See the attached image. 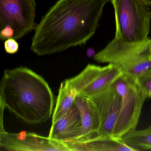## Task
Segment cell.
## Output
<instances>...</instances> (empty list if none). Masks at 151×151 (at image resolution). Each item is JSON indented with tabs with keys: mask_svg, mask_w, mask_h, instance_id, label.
<instances>
[{
	"mask_svg": "<svg viewBox=\"0 0 151 151\" xmlns=\"http://www.w3.org/2000/svg\"><path fill=\"white\" fill-rule=\"evenodd\" d=\"M110 0H57L36 25L31 49L39 56L84 45Z\"/></svg>",
	"mask_w": 151,
	"mask_h": 151,
	"instance_id": "obj_1",
	"label": "cell"
},
{
	"mask_svg": "<svg viewBox=\"0 0 151 151\" xmlns=\"http://www.w3.org/2000/svg\"><path fill=\"white\" fill-rule=\"evenodd\" d=\"M0 103L25 122L38 124L52 116L54 97L42 77L20 67L4 71L0 83Z\"/></svg>",
	"mask_w": 151,
	"mask_h": 151,
	"instance_id": "obj_2",
	"label": "cell"
},
{
	"mask_svg": "<svg viewBox=\"0 0 151 151\" xmlns=\"http://www.w3.org/2000/svg\"><path fill=\"white\" fill-rule=\"evenodd\" d=\"M116 23L115 38L129 44H138L150 39L151 1L110 0Z\"/></svg>",
	"mask_w": 151,
	"mask_h": 151,
	"instance_id": "obj_3",
	"label": "cell"
},
{
	"mask_svg": "<svg viewBox=\"0 0 151 151\" xmlns=\"http://www.w3.org/2000/svg\"><path fill=\"white\" fill-rule=\"evenodd\" d=\"M151 42L149 39L143 43L129 44L114 38L93 59L97 62L114 64L123 74L138 78L151 68Z\"/></svg>",
	"mask_w": 151,
	"mask_h": 151,
	"instance_id": "obj_4",
	"label": "cell"
},
{
	"mask_svg": "<svg viewBox=\"0 0 151 151\" xmlns=\"http://www.w3.org/2000/svg\"><path fill=\"white\" fill-rule=\"evenodd\" d=\"M122 98L121 111L113 132V136L122 138L136 129L146 96L138 78L123 74L113 83Z\"/></svg>",
	"mask_w": 151,
	"mask_h": 151,
	"instance_id": "obj_5",
	"label": "cell"
},
{
	"mask_svg": "<svg viewBox=\"0 0 151 151\" xmlns=\"http://www.w3.org/2000/svg\"><path fill=\"white\" fill-rule=\"evenodd\" d=\"M36 6L35 0H0V30L11 26L16 40L35 30Z\"/></svg>",
	"mask_w": 151,
	"mask_h": 151,
	"instance_id": "obj_6",
	"label": "cell"
},
{
	"mask_svg": "<svg viewBox=\"0 0 151 151\" xmlns=\"http://www.w3.org/2000/svg\"><path fill=\"white\" fill-rule=\"evenodd\" d=\"M0 146L14 151H70L64 142L26 131L0 133Z\"/></svg>",
	"mask_w": 151,
	"mask_h": 151,
	"instance_id": "obj_7",
	"label": "cell"
},
{
	"mask_svg": "<svg viewBox=\"0 0 151 151\" xmlns=\"http://www.w3.org/2000/svg\"><path fill=\"white\" fill-rule=\"evenodd\" d=\"M90 99L95 104L99 115V136H113L122 107L121 96L112 84Z\"/></svg>",
	"mask_w": 151,
	"mask_h": 151,
	"instance_id": "obj_8",
	"label": "cell"
},
{
	"mask_svg": "<svg viewBox=\"0 0 151 151\" xmlns=\"http://www.w3.org/2000/svg\"><path fill=\"white\" fill-rule=\"evenodd\" d=\"M80 112L75 103L63 116L52 124L48 137L56 141H76L81 129Z\"/></svg>",
	"mask_w": 151,
	"mask_h": 151,
	"instance_id": "obj_9",
	"label": "cell"
},
{
	"mask_svg": "<svg viewBox=\"0 0 151 151\" xmlns=\"http://www.w3.org/2000/svg\"><path fill=\"white\" fill-rule=\"evenodd\" d=\"M74 103L80 112L82 124L79 137L74 141H85L99 136L100 119L93 101L78 94Z\"/></svg>",
	"mask_w": 151,
	"mask_h": 151,
	"instance_id": "obj_10",
	"label": "cell"
},
{
	"mask_svg": "<svg viewBox=\"0 0 151 151\" xmlns=\"http://www.w3.org/2000/svg\"><path fill=\"white\" fill-rule=\"evenodd\" d=\"M64 143L70 151H134L122 138L114 136H98L85 141Z\"/></svg>",
	"mask_w": 151,
	"mask_h": 151,
	"instance_id": "obj_11",
	"label": "cell"
},
{
	"mask_svg": "<svg viewBox=\"0 0 151 151\" xmlns=\"http://www.w3.org/2000/svg\"><path fill=\"white\" fill-rule=\"evenodd\" d=\"M123 74L117 66L111 63L101 67L91 83L79 93L78 95L91 99L111 86Z\"/></svg>",
	"mask_w": 151,
	"mask_h": 151,
	"instance_id": "obj_12",
	"label": "cell"
},
{
	"mask_svg": "<svg viewBox=\"0 0 151 151\" xmlns=\"http://www.w3.org/2000/svg\"><path fill=\"white\" fill-rule=\"evenodd\" d=\"M77 95V93L69 87L64 81L62 82L52 116V123L67 113L74 104L75 98Z\"/></svg>",
	"mask_w": 151,
	"mask_h": 151,
	"instance_id": "obj_13",
	"label": "cell"
},
{
	"mask_svg": "<svg viewBox=\"0 0 151 151\" xmlns=\"http://www.w3.org/2000/svg\"><path fill=\"white\" fill-rule=\"evenodd\" d=\"M134 151L151 149V126L144 129L130 131L122 137Z\"/></svg>",
	"mask_w": 151,
	"mask_h": 151,
	"instance_id": "obj_14",
	"label": "cell"
},
{
	"mask_svg": "<svg viewBox=\"0 0 151 151\" xmlns=\"http://www.w3.org/2000/svg\"><path fill=\"white\" fill-rule=\"evenodd\" d=\"M100 67L94 64H88L77 76L66 79L64 82L78 95L81 91L91 83Z\"/></svg>",
	"mask_w": 151,
	"mask_h": 151,
	"instance_id": "obj_15",
	"label": "cell"
},
{
	"mask_svg": "<svg viewBox=\"0 0 151 151\" xmlns=\"http://www.w3.org/2000/svg\"><path fill=\"white\" fill-rule=\"evenodd\" d=\"M138 80L147 98L151 99V68L139 77Z\"/></svg>",
	"mask_w": 151,
	"mask_h": 151,
	"instance_id": "obj_16",
	"label": "cell"
},
{
	"mask_svg": "<svg viewBox=\"0 0 151 151\" xmlns=\"http://www.w3.org/2000/svg\"><path fill=\"white\" fill-rule=\"evenodd\" d=\"M19 45L18 42L14 38H10L5 40L4 48L7 53L14 54L18 52Z\"/></svg>",
	"mask_w": 151,
	"mask_h": 151,
	"instance_id": "obj_17",
	"label": "cell"
},
{
	"mask_svg": "<svg viewBox=\"0 0 151 151\" xmlns=\"http://www.w3.org/2000/svg\"><path fill=\"white\" fill-rule=\"evenodd\" d=\"M0 30V39L1 40H6L9 39L14 38V31L9 25H7Z\"/></svg>",
	"mask_w": 151,
	"mask_h": 151,
	"instance_id": "obj_18",
	"label": "cell"
},
{
	"mask_svg": "<svg viewBox=\"0 0 151 151\" xmlns=\"http://www.w3.org/2000/svg\"><path fill=\"white\" fill-rule=\"evenodd\" d=\"M95 52L94 49L92 48H89L86 51V55L87 57L89 58H91L92 57H94L95 55Z\"/></svg>",
	"mask_w": 151,
	"mask_h": 151,
	"instance_id": "obj_19",
	"label": "cell"
},
{
	"mask_svg": "<svg viewBox=\"0 0 151 151\" xmlns=\"http://www.w3.org/2000/svg\"><path fill=\"white\" fill-rule=\"evenodd\" d=\"M150 59H151V43H150Z\"/></svg>",
	"mask_w": 151,
	"mask_h": 151,
	"instance_id": "obj_20",
	"label": "cell"
}]
</instances>
